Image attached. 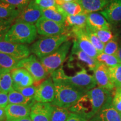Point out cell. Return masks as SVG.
Returning a JSON list of instances; mask_svg holds the SVG:
<instances>
[{
	"instance_id": "6da1fadb",
	"label": "cell",
	"mask_w": 121,
	"mask_h": 121,
	"mask_svg": "<svg viewBox=\"0 0 121 121\" xmlns=\"http://www.w3.org/2000/svg\"><path fill=\"white\" fill-rule=\"evenodd\" d=\"M112 92L102 87H95L85 94L69 110L89 121L104 105L112 101Z\"/></svg>"
},
{
	"instance_id": "7a4b0ae2",
	"label": "cell",
	"mask_w": 121,
	"mask_h": 121,
	"mask_svg": "<svg viewBox=\"0 0 121 121\" xmlns=\"http://www.w3.org/2000/svg\"><path fill=\"white\" fill-rule=\"evenodd\" d=\"M53 81H60L67 83L86 93L96 87V82L94 75L87 73L85 68L77 72L75 75L69 76L65 73L62 67L59 68L52 74Z\"/></svg>"
},
{
	"instance_id": "3957f363",
	"label": "cell",
	"mask_w": 121,
	"mask_h": 121,
	"mask_svg": "<svg viewBox=\"0 0 121 121\" xmlns=\"http://www.w3.org/2000/svg\"><path fill=\"white\" fill-rule=\"evenodd\" d=\"M55 96L51 103L52 105L69 109L84 95L85 93L67 83L53 81Z\"/></svg>"
},
{
	"instance_id": "277c9868",
	"label": "cell",
	"mask_w": 121,
	"mask_h": 121,
	"mask_svg": "<svg viewBox=\"0 0 121 121\" xmlns=\"http://www.w3.org/2000/svg\"><path fill=\"white\" fill-rule=\"evenodd\" d=\"M37 33L34 24L16 22L11 25L4 39L11 43L29 44L34 41L37 37Z\"/></svg>"
},
{
	"instance_id": "5b68a950",
	"label": "cell",
	"mask_w": 121,
	"mask_h": 121,
	"mask_svg": "<svg viewBox=\"0 0 121 121\" xmlns=\"http://www.w3.org/2000/svg\"><path fill=\"white\" fill-rule=\"evenodd\" d=\"M68 34L45 37L39 39L30 47V52L41 59L56 51L65 42L69 41Z\"/></svg>"
},
{
	"instance_id": "8992f818",
	"label": "cell",
	"mask_w": 121,
	"mask_h": 121,
	"mask_svg": "<svg viewBox=\"0 0 121 121\" xmlns=\"http://www.w3.org/2000/svg\"><path fill=\"white\" fill-rule=\"evenodd\" d=\"M71 45L72 43L70 40L65 42L52 53L39 59L47 73L52 75L60 68L66 60Z\"/></svg>"
},
{
	"instance_id": "52a82bcc",
	"label": "cell",
	"mask_w": 121,
	"mask_h": 121,
	"mask_svg": "<svg viewBox=\"0 0 121 121\" xmlns=\"http://www.w3.org/2000/svg\"><path fill=\"white\" fill-rule=\"evenodd\" d=\"M17 68L26 69L34 78L35 82L44 79L48 75L40 60H38L37 57L34 54H31L27 58L20 60Z\"/></svg>"
},
{
	"instance_id": "ba28073f",
	"label": "cell",
	"mask_w": 121,
	"mask_h": 121,
	"mask_svg": "<svg viewBox=\"0 0 121 121\" xmlns=\"http://www.w3.org/2000/svg\"><path fill=\"white\" fill-rule=\"evenodd\" d=\"M37 33L45 37L60 35L66 34L67 29L65 24L56 22L51 20L42 17L36 22Z\"/></svg>"
},
{
	"instance_id": "9c48e42d",
	"label": "cell",
	"mask_w": 121,
	"mask_h": 121,
	"mask_svg": "<svg viewBox=\"0 0 121 121\" xmlns=\"http://www.w3.org/2000/svg\"><path fill=\"white\" fill-rule=\"evenodd\" d=\"M71 31L75 38L74 40L76 42L80 49L92 58L96 59L99 53L91 43L86 31V28H73L71 29Z\"/></svg>"
},
{
	"instance_id": "30bf717a",
	"label": "cell",
	"mask_w": 121,
	"mask_h": 121,
	"mask_svg": "<svg viewBox=\"0 0 121 121\" xmlns=\"http://www.w3.org/2000/svg\"><path fill=\"white\" fill-rule=\"evenodd\" d=\"M0 53L8 54L20 60L29 56L30 49L25 44L11 43L1 39L0 40Z\"/></svg>"
},
{
	"instance_id": "8fae6325",
	"label": "cell",
	"mask_w": 121,
	"mask_h": 121,
	"mask_svg": "<svg viewBox=\"0 0 121 121\" xmlns=\"http://www.w3.org/2000/svg\"><path fill=\"white\" fill-rule=\"evenodd\" d=\"M55 96L53 80L49 78L43 81L37 87L34 99L37 102L52 103Z\"/></svg>"
},
{
	"instance_id": "7c38bea8",
	"label": "cell",
	"mask_w": 121,
	"mask_h": 121,
	"mask_svg": "<svg viewBox=\"0 0 121 121\" xmlns=\"http://www.w3.org/2000/svg\"><path fill=\"white\" fill-rule=\"evenodd\" d=\"M42 17V9L35 3L34 0H32L21 11L19 16L15 20V22H24L34 24Z\"/></svg>"
},
{
	"instance_id": "4fadbf2b",
	"label": "cell",
	"mask_w": 121,
	"mask_h": 121,
	"mask_svg": "<svg viewBox=\"0 0 121 121\" xmlns=\"http://www.w3.org/2000/svg\"><path fill=\"white\" fill-rule=\"evenodd\" d=\"M93 72L94 76L98 87L110 91L115 88L114 85L110 79L109 69L107 66L99 63Z\"/></svg>"
},
{
	"instance_id": "5bb4252c",
	"label": "cell",
	"mask_w": 121,
	"mask_h": 121,
	"mask_svg": "<svg viewBox=\"0 0 121 121\" xmlns=\"http://www.w3.org/2000/svg\"><path fill=\"white\" fill-rule=\"evenodd\" d=\"M52 108L51 103L36 102L31 108L30 117L32 121H50Z\"/></svg>"
},
{
	"instance_id": "9a60e30c",
	"label": "cell",
	"mask_w": 121,
	"mask_h": 121,
	"mask_svg": "<svg viewBox=\"0 0 121 121\" xmlns=\"http://www.w3.org/2000/svg\"><path fill=\"white\" fill-rule=\"evenodd\" d=\"M100 13L110 24L121 22V0H110Z\"/></svg>"
},
{
	"instance_id": "2e32d148",
	"label": "cell",
	"mask_w": 121,
	"mask_h": 121,
	"mask_svg": "<svg viewBox=\"0 0 121 121\" xmlns=\"http://www.w3.org/2000/svg\"><path fill=\"white\" fill-rule=\"evenodd\" d=\"M89 121H121V113L114 108L112 101L104 105Z\"/></svg>"
},
{
	"instance_id": "e0dca14e",
	"label": "cell",
	"mask_w": 121,
	"mask_h": 121,
	"mask_svg": "<svg viewBox=\"0 0 121 121\" xmlns=\"http://www.w3.org/2000/svg\"><path fill=\"white\" fill-rule=\"evenodd\" d=\"M31 107L22 104H9L5 108L6 120L13 121L30 116Z\"/></svg>"
},
{
	"instance_id": "ac0fdd59",
	"label": "cell",
	"mask_w": 121,
	"mask_h": 121,
	"mask_svg": "<svg viewBox=\"0 0 121 121\" xmlns=\"http://www.w3.org/2000/svg\"><path fill=\"white\" fill-rule=\"evenodd\" d=\"M13 80V87H28L33 85L34 78L26 69L23 68H17L11 71Z\"/></svg>"
},
{
	"instance_id": "d6986e66",
	"label": "cell",
	"mask_w": 121,
	"mask_h": 121,
	"mask_svg": "<svg viewBox=\"0 0 121 121\" xmlns=\"http://www.w3.org/2000/svg\"><path fill=\"white\" fill-rule=\"evenodd\" d=\"M71 56L75 57L73 59L75 58L78 62L80 63V64H82L84 66H86L90 71H94L99 64V62L96 60V59L92 58L85 52H83L82 50L80 49L75 40H73Z\"/></svg>"
},
{
	"instance_id": "ffe728a7",
	"label": "cell",
	"mask_w": 121,
	"mask_h": 121,
	"mask_svg": "<svg viewBox=\"0 0 121 121\" xmlns=\"http://www.w3.org/2000/svg\"><path fill=\"white\" fill-rule=\"evenodd\" d=\"M87 25L93 30H110L111 24L100 13H90L87 14Z\"/></svg>"
},
{
	"instance_id": "44dd1931",
	"label": "cell",
	"mask_w": 121,
	"mask_h": 121,
	"mask_svg": "<svg viewBox=\"0 0 121 121\" xmlns=\"http://www.w3.org/2000/svg\"><path fill=\"white\" fill-rule=\"evenodd\" d=\"M42 17L58 23L65 24L67 15L59 5L51 8L42 9Z\"/></svg>"
},
{
	"instance_id": "7402d4cb",
	"label": "cell",
	"mask_w": 121,
	"mask_h": 121,
	"mask_svg": "<svg viewBox=\"0 0 121 121\" xmlns=\"http://www.w3.org/2000/svg\"><path fill=\"white\" fill-rule=\"evenodd\" d=\"M86 13L101 11L107 6L110 0H76Z\"/></svg>"
},
{
	"instance_id": "603a6c76",
	"label": "cell",
	"mask_w": 121,
	"mask_h": 121,
	"mask_svg": "<svg viewBox=\"0 0 121 121\" xmlns=\"http://www.w3.org/2000/svg\"><path fill=\"white\" fill-rule=\"evenodd\" d=\"M21 11L17 7L0 0V19L15 21Z\"/></svg>"
},
{
	"instance_id": "cb8c5ba5",
	"label": "cell",
	"mask_w": 121,
	"mask_h": 121,
	"mask_svg": "<svg viewBox=\"0 0 121 121\" xmlns=\"http://www.w3.org/2000/svg\"><path fill=\"white\" fill-rule=\"evenodd\" d=\"M8 97L9 104L26 105L29 106L31 108L37 102L34 98L25 97L14 89L8 93Z\"/></svg>"
},
{
	"instance_id": "d4e9b609",
	"label": "cell",
	"mask_w": 121,
	"mask_h": 121,
	"mask_svg": "<svg viewBox=\"0 0 121 121\" xmlns=\"http://www.w3.org/2000/svg\"><path fill=\"white\" fill-rule=\"evenodd\" d=\"M87 14L83 13L78 15H67L65 20V25L67 29L73 28H85L87 25Z\"/></svg>"
},
{
	"instance_id": "484cf974",
	"label": "cell",
	"mask_w": 121,
	"mask_h": 121,
	"mask_svg": "<svg viewBox=\"0 0 121 121\" xmlns=\"http://www.w3.org/2000/svg\"><path fill=\"white\" fill-rule=\"evenodd\" d=\"M59 6L62 9L63 12L67 15H67L74 16V15L83 14V13H87L77 1L63 2L62 4Z\"/></svg>"
},
{
	"instance_id": "4316f807",
	"label": "cell",
	"mask_w": 121,
	"mask_h": 121,
	"mask_svg": "<svg viewBox=\"0 0 121 121\" xmlns=\"http://www.w3.org/2000/svg\"><path fill=\"white\" fill-rule=\"evenodd\" d=\"M13 85L11 71H0V89L4 92L9 93L13 89Z\"/></svg>"
},
{
	"instance_id": "83f0119b",
	"label": "cell",
	"mask_w": 121,
	"mask_h": 121,
	"mask_svg": "<svg viewBox=\"0 0 121 121\" xmlns=\"http://www.w3.org/2000/svg\"><path fill=\"white\" fill-rule=\"evenodd\" d=\"M20 60L8 54L0 53V70H9L17 68Z\"/></svg>"
},
{
	"instance_id": "f1b7e54d",
	"label": "cell",
	"mask_w": 121,
	"mask_h": 121,
	"mask_svg": "<svg viewBox=\"0 0 121 121\" xmlns=\"http://www.w3.org/2000/svg\"><path fill=\"white\" fill-rule=\"evenodd\" d=\"M70 113L69 109L53 105L50 121H66Z\"/></svg>"
},
{
	"instance_id": "f546056e",
	"label": "cell",
	"mask_w": 121,
	"mask_h": 121,
	"mask_svg": "<svg viewBox=\"0 0 121 121\" xmlns=\"http://www.w3.org/2000/svg\"><path fill=\"white\" fill-rule=\"evenodd\" d=\"M86 33L89 38L91 43H92L94 48L96 49L99 54L103 52L105 44H104L100 40L99 37H98L97 35L95 33V31L92 29L89 28L87 25L86 26Z\"/></svg>"
},
{
	"instance_id": "4dcf8cb0",
	"label": "cell",
	"mask_w": 121,
	"mask_h": 121,
	"mask_svg": "<svg viewBox=\"0 0 121 121\" xmlns=\"http://www.w3.org/2000/svg\"><path fill=\"white\" fill-rule=\"evenodd\" d=\"M96 60L99 63L105 65L108 67H111L121 63L116 56L109 55L102 52L99 53L96 58Z\"/></svg>"
},
{
	"instance_id": "1f68e13d",
	"label": "cell",
	"mask_w": 121,
	"mask_h": 121,
	"mask_svg": "<svg viewBox=\"0 0 121 121\" xmlns=\"http://www.w3.org/2000/svg\"><path fill=\"white\" fill-rule=\"evenodd\" d=\"M110 79L115 87H121V63L111 67H108Z\"/></svg>"
},
{
	"instance_id": "d6a6232c",
	"label": "cell",
	"mask_w": 121,
	"mask_h": 121,
	"mask_svg": "<svg viewBox=\"0 0 121 121\" xmlns=\"http://www.w3.org/2000/svg\"><path fill=\"white\" fill-rule=\"evenodd\" d=\"M119 48V44L117 38L115 37L112 40L106 43L104 47L103 53L109 55H115Z\"/></svg>"
},
{
	"instance_id": "836d02e7",
	"label": "cell",
	"mask_w": 121,
	"mask_h": 121,
	"mask_svg": "<svg viewBox=\"0 0 121 121\" xmlns=\"http://www.w3.org/2000/svg\"><path fill=\"white\" fill-rule=\"evenodd\" d=\"M99 37L100 40L104 44H105L109 42L110 40L115 38L113 33L110 30H93Z\"/></svg>"
},
{
	"instance_id": "e575fe53",
	"label": "cell",
	"mask_w": 121,
	"mask_h": 121,
	"mask_svg": "<svg viewBox=\"0 0 121 121\" xmlns=\"http://www.w3.org/2000/svg\"><path fill=\"white\" fill-rule=\"evenodd\" d=\"M15 90H16L19 93H20L24 96L27 98H34V96L35 95L37 91V87L34 85L30 86L28 87H13Z\"/></svg>"
},
{
	"instance_id": "d590c367",
	"label": "cell",
	"mask_w": 121,
	"mask_h": 121,
	"mask_svg": "<svg viewBox=\"0 0 121 121\" xmlns=\"http://www.w3.org/2000/svg\"><path fill=\"white\" fill-rule=\"evenodd\" d=\"M13 22L10 20L0 19V40L4 39Z\"/></svg>"
},
{
	"instance_id": "8d00e7d4",
	"label": "cell",
	"mask_w": 121,
	"mask_h": 121,
	"mask_svg": "<svg viewBox=\"0 0 121 121\" xmlns=\"http://www.w3.org/2000/svg\"><path fill=\"white\" fill-rule=\"evenodd\" d=\"M113 107L119 113H121V87L116 88L112 99Z\"/></svg>"
},
{
	"instance_id": "74e56055",
	"label": "cell",
	"mask_w": 121,
	"mask_h": 121,
	"mask_svg": "<svg viewBox=\"0 0 121 121\" xmlns=\"http://www.w3.org/2000/svg\"><path fill=\"white\" fill-rule=\"evenodd\" d=\"M1 1L14 6L22 11L32 0H1Z\"/></svg>"
},
{
	"instance_id": "f35d334b",
	"label": "cell",
	"mask_w": 121,
	"mask_h": 121,
	"mask_svg": "<svg viewBox=\"0 0 121 121\" xmlns=\"http://www.w3.org/2000/svg\"><path fill=\"white\" fill-rule=\"evenodd\" d=\"M35 3L42 9H46L57 6L56 0H34Z\"/></svg>"
},
{
	"instance_id": "ab89813d",
	"label": "cell",
	"mask_w": 121,
	"mask_h": 121,
	"mask_svg": "<svg viewBox=\"0 0 121 121\" xmlns=\"http://www.w3.org/2000/svg\"><path fill=\"white\" fill-rule=\"evenodd\" d=\"M9 104L8 93L0 89V108H5Z\"/></svg>"
},
{
	"instance_id": "60d3db41",
	"label": "cell",
	"mask_w": 121,
	"mask_h": 121,
	"mask_svg": "<svg viewBox=\"0 0 121 121\" xmlns=\"http://www.w3.org/2000/svg\"><path fill=\"white\" fill-rule=\"evenodd\" d=\"M66 121H89L85 118L80 115L71 112L69 118Z\"/></svg>"
},
{
	"instance_id": "b9f144b4",
	"label": "cell",
	"mask_w": 121,
	"mask_h": 121,
	"mask_svg": "<svg viewBox=\"0 0 121 121\" xmlns=\"http://www.w3.org/2000/svg\"><path fill=\"white\" fill-rule=\"evenodd\" d=\"M6 120L5 108H0V121H4Z\"/></svg>"
},
{
	"instance_id": "7bdbcfd3",
	"label": "cell",
	"mask_w": 121,
	"mask_h": 121,
	"mask_svg": "<svg viewBox=\"0 0 121 121\" xmlns=\"http://www.w3.org/2000/svg\"><path fill=\"white\" fill-rule=\"evenodd\" d=\"M116 56L118 58V60H119V62H120V63H121V42H120V44L119 45L118 50Z\"/></svg>"
},
{
	"instance_id": "ee69618b",
	"label": "cell",
	"mask_w": 121,
	"mask_h": 121,
	"mask_svg": "<svg viewBox=\"0 0 121 121\" xmlns=\"http://www.w3.org/2000/svg\"><path fill=\"white\" fill-rule=\"evenodd\" d=\"M76 1V0H56L57 5H60V4H62L63 2H71V1Z\"/></svg>"
},
{
	"instance_id": "f6af8a7d",
	"label": "cell",
	"mask_w": 121,
	"mask_h": 121,
	"mask_svg": "<svg viewBox=\"0 0 121 121\" xmlns=\"http://www.w3.org/2000/svg\"><path fill=\"white\" fill-rule=\"evenodd\" d=\"M13 121H32L31 120V118L29 117H26V118H22V119H17V120H15Z\"/></svg>"
},
{
	"instance_id": "bcb514c9",
	"label": "cell",
	"mask_w": 121,
	"mask_h": 121,
	"mask_svg": "<svg viewBox=\"0 0 121 121\" xmlns=\"http://www.w3.org/2000/svg\"><path fill=\"white\" fill-rule=\"evenodd\" d=\"M0 71H1V70H0Z\"/></svg>"
}]
</instances>
